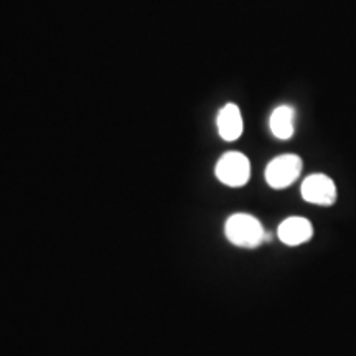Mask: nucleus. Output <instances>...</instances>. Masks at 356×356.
<instances>
[{
    "mask_svg": "<svg viewBox=\"0 0 356 356\" xmlns=\"http://www.w3.org/2000/svg\"><path fill=\"white\" fill-rule=\"evenodd\" d=\"M225 234L231 244L243 249L261 246L266 238V231L261 221L248 213H236L229 216L225 225Z\"/></svg>",
    "mask_w": 356,
    "mask_h": 356,
    "instance_id": "f257e3e1",
    "label": "nucleus"
},
{
    "mask_svg": "<svg viewBox=\"0 0 356 356\" xmlns=\"http://www.w3.org/2000/svg\"><path fill=\"white\" fill-rule=\"evenodd\" d=\"M304 162L299 155L286 154L270 160L266 167V181L270 188L284 190L300 177Z\"/></svg>",
    "mask_w": 356,
    "mask_h": 356,
    "instance_id": "f03ea898",
    "label": "nucleus"
},
{
    "mask_svg": "<svg viewBox=\"0 0 356 356\" xmlns=\"http://www.w3.org/2000/svg\"><path fill=\"white\" fill-rule=\"evenodd\" d=\"M215 173L222 185L238 188L246 185L251 178V163L241 152H228L218 160Z\"/></svg>",
    "mask_w": 356,
    "mask_h": 356,
    "instance_id": "7ed1b4c3",
    "label": "nucleus"
},
{
    "mask_svg": "<svg viewBox=\"0 0 356 356\" xmlns=\"http://www.w3.org/2000/svg\"><path fill=\"white\" fill-rule=\"evenodd\" d=\"M302 198L307 203L318 204V207H332L337 202L335 181L323 173H314L302 181Z\"/></svg>",
    "mask_w": 356,
    "mask_h": 356,
    "instance_id": "20e7f679",
    "label": "nucleus"
},
{
    "mask_svg": "<svg viewBox=\"0 0 356 356\" xmlns=\"http://www.w3.org/2000/svg\"><path fill=\"white\" fill-rule=\"evenodd\" d=\"M279 239L286 246H300L309 243L314 236V226L307 218L291 216L279 225L277 229Z\"/></svg>",
    "mask_w": 356,
    "mask_h": 356,
    "instance_id": "39448f33",
    "label": "nucleus"
},
{
    "mask_svg": "<svg viewBox=\"0 0 356 356\" xmlns=\"http://www.w3.org/2000/svg\"><path fill=\"white\" fill-rule=\"evenodd\" d=\"M218 132H220L221 139L226 142H234L241 137L243 134V115L241 111L233 102L226 104L220 111L216 119Z\"/></svg>",
    "mask_w": 356,
    "mask_h": 356,
    "instance_id": "423d86ee",
    "label": "nucleus"
},
{
    "mask_svg": "<svg viewBox=\"0 0 356 356\" xmlns=\"http://www.w3.org/2000/svg\"><path fill=\"white\" fill-rule=\"evenodd\" d=\"M293 121H296V111L291 106H279L270 114V131L277 139L289 140L293 136Z\"/></svg>",
    "mask_w": 356,
    "mask_h": 356,
    "instance_id": "0eeeda50",
    "label": "nucleus"
}]
</instances>
